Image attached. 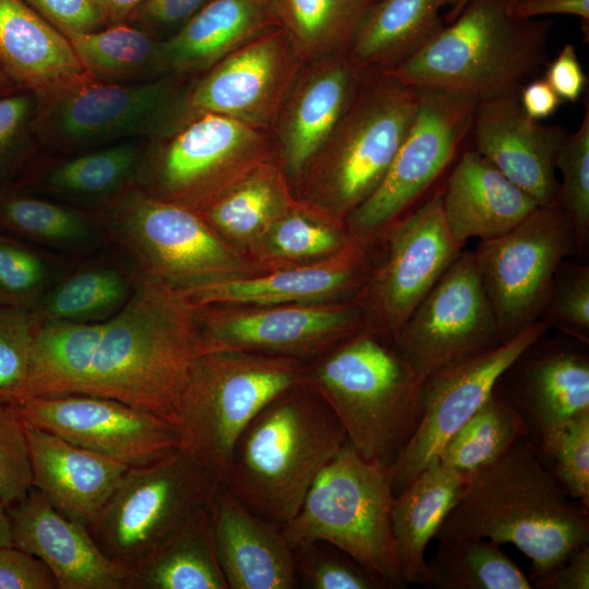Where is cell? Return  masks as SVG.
<instances>
[{"mask_svg": "<svg viewBox=\"0 0 589 589\" xmlns=\"http://www.w3.org/2000/svg\"><path fill=\"white\" fill-rule=\"evenodd\" d=\"M371 243L380 244L383 252L376 261L371 255L353 300L365 327L392 340L464 250L445 225L441 187Z\"/></svg>", "mask_w": 589, "mask_h": 589, "instance_id": "obj_14", "label": "cell"}, {"mask_svg": "<svg viewBox=\"0 0 589 589\" xmlns=\"http://www.w3.org/2000/svg\"><path fill=\"white\" fill-rule=\"evenodd\" d=\"M369 3H374L376 2L377 0H366Z\"/></svg>", "mask_w": 589, "mask_h": 589, "instance_id": "obj_62", "label": "cell"}, {"mask_svg": "<svg viewBox=\"0 0 589 589\" xmlns=\"http://www.w3.org/2000/svg\"><path fill=\"white\" fill-rule=\"evenodd\" d=\"M19 85L10 77L0 60V95L10 92Z\"/></svg>", "mask_w": 589, "mask_h": 589, "instance_id": "obj_60", "label": "cell"}, {"mask_svg": "<svg viewBox=\"0 0 589 589\" xmlns=\"http://www.w3.org/2000/svg\"><path fill=\"white\" fill-rule=\"evenodd\" d=\"M543 333L507 366L498 386L519 412L537 448L589 413V344Z\"/></svg>", "mask_w": 589, "mask_h": 589, "instance_id": "obj_21", "label": "cell"}, {"mask_svg": "<svg viewBox=\"0 0 589 589\" xmlns=\"http://www.w3.org/2000/svg\"><path fill=\"white\" fill-rule=\"evenodd\" d=\"M9 406L23 425L51 432L128 467L157 461L180 444L172 421L110 398L62 395Z\"/></svg>", "mask_w": 589, "mask_h": 589, "instance_id": "obj_20", "label": "cell"}, {"mask_svg": "<svg viewBox=\"0 0 589 589\" xmlns=\"http://www.w3.org/2000/svg\"><path fill=\"white\" fill-rule=\"evenodd\" d=\"M424 587L436 589H531L529 577L501 549L485 539L438 542L426 561Z\"/></svg>", "mask_w": 589, "mask_h": 589, "instance_id": "obj_42", "label": "cell"}, {"mask_svg": "<svg viewBox=\"0 0 589 589\" xmlns=\"http://www.w3.org/2000/svg\"><path fill=\"white\" fill-rule=\"evenodd\" d=\"M321 542L293 548L297 574L311 589H388L370 569L342 551Z\"/></svg>", "mask_w": 589, "mask_h": 589, "instance_id": "obj_48", "label": "cell"}, {"mask_svg": "<svg viewBox=\"0 0 589 589\" xmlns=\"http://www.w3.org/2000/svg\"><path fill=\"white\" fill-rule=\"evenodd\" d=\"M148 141L65 154L40 151L9 188L96 209L134 183Z\"/></svg>", "mask_w": 589, "mask_h": 589, "instance_id": "obj_27", "label": "cell"}, {"mask_svg": "<svg viewBox=\"0 0 589 589\" xmlns=\"http://www.w3.org/2000/svg\"><path fill=\"white\" fill-rule=\"evenodd\" d=\"M469 0H459L456 5H454L452 9L448 10L446 16L444 17V21L445 23H450L457 15L458 13L461 11V9L464 8V5L468 2Z\"/></svg>", "mask_w": 589, "mask_h": 589, "instance_id": "obj_61", "label": "cell"}, {"mask_svg": "<svg viewBox=\"0 0 589 589\" xmlns=\"http://www.w3.org/2000/svg\"><path fill=\"white\" fill-rule=\"evenodd\" d=\"M348 442L338 418L303 383L269 401L245 426L220 486L279 527L300 509L313 482Z\"/></svg>", "mask_w": 589, "mask_h": 589, "instance_id": "obj_3", "label": "cell"}, {"mask_svg": "<svg viewBox=\"0 0 589 589\" xmlns=\"http://www.w3.org/2000/svg\"><path fill=\"white\" fill-rule=\"evenodd\" d=\"M394 497L390 466L364 459L347 442L281 531L292 549L305 542L332 545L378 576L388 589L405 588L390 525Z\"/></svg>", "mask_w": 589, "mask_h": 589, "instance_id": "obj_9", "label": "cell"}, {"mask_svg": "<svg viewBox=\"0 0 589 589\" xmlns=\"http://www.w3.org/2000/svg\"><path fill=\"white\" fill-rule=\"evenodd\" d=\"M199 353L247 351L305 362L365 328L354 300L194 306Z\"/></svg>", "mask_w": 589, "mask_h": 589, "instance_id": "obj_16", "label": "cell"}, {"mask_svg": "<svg viewBox=\"0 0 589 589\" xmlns=\"http://www.w3.org/2000/svg\"><path fill=\"white\" fill-rule=\"evenodd\" d=\"M434 539L510 543L529 558L532 582L589 543V506L563 491L525 436L466 480Z\"/></svg>", "mask_w": 589, "mask_h": 589, "instance_id": "obj_2", "label": "cell"}, {"mask_svg": "<svg viewBox=\"0 0 589 589\" xmlns=\"http://www.w3.org/2000/svg\"><path fill=\"white\" fill-rule=\"evenodd\" d=\"M24 1L65 37L108 26L96 0Z\"/></svg>", "mask_w": 589, "mask_h": 589, "instance_id": "obj_52", "label": "cell"}, {"mask_svg": "<svg viewBox=\"0 0 589 589\" xmlns=\"http://www.w3.org/2000/svg\"><path fill=\"white\" fill-rule=\"evenodd\" d=\"M199 356L194 305L179 290L137 278L127 303L104 321L39 324L21 399L104 397L173 422Z\"/></svg>", "mask_w": 589, "mask_h": 589, "instance_id": "obj_1", "label": "cell"}, {"mask_svg": "<svg viewBox=\"0 0 589 589\" xmlns=\"http://www.w3.org/2000/svg\"><path fill=\"white\" fill-rule=\"evenodd\" d=\"M503 339L540 320L560 264L577 254L573 224L557 200L472 251Z\"/></svg>", "mask_w": 589, "mask_h": 589, "instance_id": "obj_15", "label": "cell"}, {"mask_svg": "<svg viewBox=\"0 0 589 589\" xmlns=\"http://www.w3.org/2000/svg\"><path fill=\"white\" fill-rule=\"evenodd\" d=\"M7 510L12 545L41 558L58 589H125L128 573L106 557L87 527L60 514L38 489Z\"/></svg>", "mask_w": 589, "mask_h": 589, "instance_id": "obj_25", "label": "cell"}, {"mask_svg": "<svg viewBox=\"0 0 589 589\" xmlns=\"http://www.w3.org/2000/svg\"><path fill=\"white\" fill-rule=\"evenodd\" d=\"M371 3L366 0H277L280 27L304 63L348 55Z\"/></svg>", "mask_w": 589, "mask_h": 589, "instance_id": "obj_40", "label": "cell"}, {"mask_svg": "<svg viewBox=\"0 0 589 589\" xmlns=\"http://www.w3.org/2000/svg\"><path fill=\"white\" fill-rule=\"evenodd\" d=\"M466 480L436 461L395 495L390 525L397 564L406 585H425L426 546L459 498Z\"/></svg>", "mask_w": 589, "mask_h": 589, "instance_id": "obj_32", "label": "cell"}, {"mask_svg": "<svg viewBox=\"0 0 589 589\" xmlns=\"http://www.w3.org/2000/svg\"><path fill=\"white\" fill-rule=\"evenodd\" d=\"M477 105L458 93L420 89L414 120L384 178L346 219L354 239L371 243L423 201L471 131Z\"/></svg>", "mask_w": 589, "mask_h": 589, "instance_id": "obj_13", "label": "cell"}, {"mask_svg": "<svg viewBox=\"0 0 589 589\" xmlns=\"http://www.w3.org/2000/svg\"><path fill=\"white\" fill-rule=\"evenodd\" d=\"M84 72L98 81L142 83L166 76L161 41L128 23L67 37Z\"/></svg>", "mask_w": 589, "mask_h": 589, "instance_id": "obj_39", "label": "cell"}, {"mask_svg": "<svg viewBox=\"0 0 589 589\" xmlns=\"http://www.w3.org/2000/svg\"><path fill=\"white\" fill-rule=\"evenodd\" d=\"M514 1L469 0L424 46L384 72L419 89L458 93L478 103L519 95L548 64L553 23L515 17Z\"/></svg>", "mask_w": 589, "mask_h": 589, "instance_id": "obj_4", "label": "cell"}, {"mask_svg": "<svg viewBox=\"0 0 589 589\" xmlns=\"http://www.w3.org/2000/svg\"><path fill=\"white\" fill-rule=\"evenodd\" d=\"M143 1L144 0H96L108 26L127 23L130 15Z\"/></svg>", "mask_w": 589, "mask_h": 589, "instance_id": "obj_58", "label": "cell"}, {"mask_svg": "<svg viewBox=\"0 0 589 589\" xmlns=\"http://www.w3.org/2000/svg\"><path fill=\"white\" fill-rule=\"evenodd\" d=\"M212 0H144L127 23L159 40L185 26Z\"/></svg>", "mask_w": 589, "mask_h": 589, "instance_id": "obj_51", "label": "cell"}, {"mask_svg": "<svg viewBox=\"0 0 589 589\" xmlns=\"http://www.w3.org/2000/svg\"><path fill=\"white\" fill-rule=\"evenodd\" d=\"M371 264L366 243L353 239L325 259L179 290L194 306L276 305L353 300Z\"/></svg>", "mask_w": 589, "mask_h": 589, "instance_id": "obj_23", "label": "cell"}, {"mask_svg": "<svg viewBox=\"0 0 589 589\" xmlns=\"http://www.w3.org/2000/svg\"><path fill=\"white\" fill-rule=\"evenodd\" d=\"M31 488L25 428L11 407L0 402V497L8 507L22 501Z\"/></svg>", "mask_w": 589, "mask_h": 589, "instance_id": "obj_50", "label": "cell"}, {"mask_svg": "<svg viewBox=\"0 0 589 589\" xmlns=\"http://www.w3.org/2000/svg\"><path fill=\"white\" fill-rule=\"evenodd\" d=\"M528 434L526 422L496 383L485 401L445 443L437 462L468 479Z\"/></svg>", "mask_w": 589, "mask_h": 589, "instance_id": "obj_41", "label": "cell"}, {"mask_svg": "<svg viewBox=\"0 0 589 589\" xmlns=\"http://www.w3.org/2000/svg\"><path fill=\"white\" fill-rule=\"evenodd\" d=\"M441 206L450 237L464 249L470 239L508 232L539 204L473 148L464 152L441 187Z\"/></svg>", "mask_w": 589, "mask_h": 589, "instance_id": "obj_29", "label": "cell"}, {"mask_svg": "<svg viewBox=\"0 0 589 589\" xmlns=\"http://www.w3.org/2000/svg\"><path fill=\"white\" fill-rule=\"evenodd\" d=\"M419 100V88L384 71L364 70L349 109L293 185L294 196L346 223L384 178Z\"/></svg>", "mask_w": 589, "mask_h": 589, "instance_id": "obj_6", "label": "cell"}, {"mask_svg": "<svg viewBox=\"0 0 589 589\" xmlns=\"http://www.w3.org/2000/svg\"><path fill=\"white\" fill-rule=\"evenodd\" d=\"M537 589H588L589 543L575 551L563 564L534 579Z\"/></svg>", "mask_w": 589, "mask_h": 589, "instance_id": "obj_55", "label": "cell"}, {"mask_svg": "<svg viewBox=\"0 0 589 589\" xmlns=\"http://www.w3.org/2000/svg\"><path fill=\"white\" fill-rule=\"evenodd\" d=\"M217 560L228 589H292L296 558L281 527L245 507L218 486L209 507Z\"/></svg>", "mask_w": 589, "mask_h": 589, "instance_id": "obj_26", "label": "cell"}, {"mask_svg": "<svg viewBox=\"0 0 589 589\" xmlns=\"http://www.w3.org/2000/svg\"><path fill=\"white\" fill-rule=\"evenodd\" d=\"M561 171L556 200L568 215L575 231L577 255L587 262L589 254V107L577 131L565 137L557 157Z\"/></svg>", "mask_w": 589, "mask_h": 589, "instance_id": "obj_44", "label": "cell"}, {"mask_svg": "<svg viewBox=\"0 0 589 589\" xmlns=\"http://www.w3.org/2000/svg\"><path fill=\"white\" fill-rule=\"evenodd\" d=\"M38 103L37 94L22 86L0 95V190L41 151L35 125Z\"/></svg>", "mask_w": 589, "mask_h": 589, "instance_id": "obj_45", "label": "cell"}, {"mask_svg": "<svg viewBox=\"0 0 589 589\" xmlns=\"http://www.w3.org/2000/svg\"><path fill=\"white\" fill-rule=\"evenodd\" d=\"M192 77L111 83L84 73L38 96L35 125L41 151L65 154L160 137L182 122Z\"/></svg>", "mask_w": 589, "mask_h": 589, "instance_id": "obj_10", "label": "cell"}, {"mask_svg": "<svg viewBox=\"0 0 589 589\" xmlns=\"http://www.w3.org/2000/svg\"><path fill=\"white\" fill-rule=\"evenodd\" d=\"M0 589H58L49 566L13 545L0 548Z\"/></svg>", "mask_w": 589, "mask_h": 589, "instance_id": "obj_53", "label": "cell"}, {"mask_svg": "<svg viewBox=\"0 0 589 589\" xmlns=\"http://www.w3.org/2000/svg\"><path fill=\"white\" fill-rule=\"evenodd\" d=\"M459 0H377L371 3L348 51L362 70L392 69L424 46L444 25L441 15Z\"/></svg>", "mask_w": 589, "mask_h": 589, "instance_id": "obj_34", "label": "cell"}, {"mask_svg": "<svg viewBox=\"0 0 589 589\" xmlns=\"http://www.w3.org/2000/svg\"><path fill=\"white\" fill-rule=\"evenodd\" d=\"M24 428L32 486L60 514L89 529L130 467L51 432Z\"/></svg>", "mask_w": 589, "mask_h": 589, "instance_id": "obj_28", "label": "cell"}, {"mask_svg": "<svg viewBox=\"0 0 589 589\" xmlns=\"http://www.w3.org/2000/svg\"><path fill=\"white\" fill-rule=\"evenodd\" d=\"M303 65L286 32L271 29L191 79L182 122L216 113L268 132Z\"/></svg>", "mask_w": 589, "mask_h": 589, "instance_id": "obj_18", "label": "cell"}, {"mask_svg": "<svg viewBox=\"0 0 589 589\" xmlns=\"http://www.w3.org/2000/svg\"><path fill=\"white\" fill-rule=\"evenodd\" d=\"M0 232L82 256L111 244L95 211L13 188L0 190Z\"/></svg>", "mask_w": 589, "mask_h": 589, "instance_id": "obj_36", "label": "cell"}, {"mask_svg": "<svg viewBox=\"0 0 589 589\" xmlns=\"http://www.w3.org/2000/svg\"><path fill=\"white\" fill-rule=\"evenodd\" d=\"M93 211L140 279L183 290L266 272L196 212L152 197L134 183Z\"/></svg>", "mask_w": 589, "mask_h": 589, "instance_id": "obj_7", "label": "cell"}, {"mask_svg": "<svg viewBox=\"0 0 589 589\" xmlns=\"http://www.w3.org/2000/svg\"><path fill=\"white\" fill-rule=\"evenodd\" d=\"M524 111L534 120L552 116L562 99L544 79H533L526 83L518 95Z\"/></svg>", "mask_w": 589, "mask_h": 589, "instance_id": "obj_57", "label": "cell"}, {"mask_svg": "<svg viewBox=\"0 0 589 589\" xmlns=\"http://www.w3.org/2000/svg\"><path fill=\"white\" fill-rule=\"evenodd\" d=\"M540 320L558 333L589 344V265L564 260L551 283Z\"/></svg>", "mask_w": 589, "mask_h": 589, "instance_id": "obj_46", "label": "cell"}, {"mask_svg": "<svg viewBox=\"0 0 589 589\" xmlns=\"http://www.w3.org/2000/svg\"><path fill=\"white\" fill-rule=\"evenodd\" d=\"M0 60L37 96L85 73L69 39L24 0H0Z\"/></svg>", "mask_w": 589, "mask_h": 589, "instance_id": "obj_31", "label": "cell"}, {"mask_svg": "<svg viewBox=\"0 0 589 589\" xmlns=\"http://www.w3.org/2000/svg\"><path fill=\"white\" fill-rule=\"evenodd\" d=\"M544 80L562 100L575 103L581 97L587 77L574 45H564L556 58L548 62Z\"/></svg>", "mask_w": 589, "mask_h": 589, "instance_id": "obj_54", "label": "cell"}, {"mask_svg": "<svg viewBox=\"0 0 589 589\" xmlns=\"http://www.w3.org/2000/svg\"><path fill=\"white\" fill-rule=\"evenodd\" d=\"M549 329L538 320L510 338L423 380L418 428L390 466L394 495L437 461L445 443L485 401L507 366Z\"/></svg>", "mask_w": 589, "mask_h": 589, "instance_id": "obj_19", "label": "cell"}, {"mask_svg": "<svg viewBox=\"0 0 589 589\" xmlns=\"http://www.w3.org/2000/svg\"><path fill=\"white\" fill-rule=\"evenodd\" d=\"M39 322L31 309L0 304V402H15Z\"/></svg>", "mask_w": 589, "mask_h": 589, "instance_id": "obj_49", "label": "cell"}, {"mask_svg": "<svg viewBox=\"0 0 589 589\" xmlns=\"http://www.w3.org/2000/svg\"><path fill=\"white\" fill-rule=\"evenodd\" d=\"M512 14L518 19H534L552 14L578 16L589 23V0H515Z\"/></svg>", "mask_w": 589, "mask_h": 589, "instance_id": "obj_56", "label": "cell"}, {"mask_svg": "<svg viewBox=\"0 0 589 589\" xmlns=\"http://www.w3.org/2000/svg\"><path fill=\"white\" fill-rule=\"evenodd\" d=\"M12 545L11 524L7 506L0 497V548Z\"/></svg>", "mask_w": 589, "mask_h": 589, "instance_id": "obj_59", "label": "cell"}, {"mask_svg": "<svg viewBox=\"0 0 589 589\" xmlns=\"http://www.w3.org/2000/svg\"><path fill=\"white\" fill-rule=\"evenodd\" d=\"M65 266L58 257L0 232V304L32 309Z\"/></svg>", "mask_w": 589, "mask_h": 589, "instance_id": "obj_43", "label": "cell"}, {"mask_svg": "<svg viewBox=\"0 0 589 589\" xmlns=\"http://www.w3.org/2000/svg\"><path fill=\"white\" fill-rule=\"evenodd\" d=\"M353 239L346 223L296 197L245 254L265 271H271L325 259Z\"/></svg>", "mask_w": 589, "mask_h": 589, "instance_id": "obj_38", "label": "cell"}, {"mask_svg": "<svg viewBox=\"0 0 589 589\" xmlns=\"http://www.w3.org/2000/svg\"><path fill=\"white\" fill-rule=\"evenodd\" d=\"M294 201L292 187L278 160L272 159L248 171L194 212L245 254Z\"/></svg>", "mask_w": 589, "mask_h": 589, "instance_id": "obj_35", "label": "cell"}, {"mask_svg": "<svg viewBox=\"0 0 589 589\" xmlns=\"http://www.w3.org/2000/svg\"><path fill=\"white\" fill-rule=\"evenodd\" d=\"M474 149L539 205L556 200V157L567 136L558 124H543L522 109L518 95L478 103Z\"/></svg>", "mask_w": 589, "mask_h": 589, "instance_id": "obj_24", "label": "cell"}, {"mask_svg": "<svg viewBox=\"0 0 589 589\" xmlns=\"http://www.w3.org/2000/svg\"><path fill=\"white\" fill-rule=\"evenodd\" d=\"M137 276L119 254L67 265L31 309L39 323L104 321L130 299Z\"/></svg>", "mask_w": 589, "mask_h": 589, "instance_id": "obj_33", "label": "cell"}, {"mask_svg": "<svg viewBox=\"0 0 589 589\" xmlns=\"http://www.w3.org/2000/svg\"><path fill=\"white\" fill-rule=\"evenodd\" d=\"M536 449L563 491L589 506V413L567 423Z\"/></svg>", "mask_w": 589, "mask_h": 589, "instance_id": "obj_47", "label": "cell"}, {"mask_svg": "<svg viewBox=\"0 0 589 589\" xmlns=\"http://www.w3.org/2000/svg\"><path fill=\"white\" fill-rule=\"evenodd\" d=\"M363 72L348 55L304 63L273 127L277 160L292 188L349 109Z\"/></svg>", "mask_w": 589, "mask_h": 589, "instance_id": "obj_22", "label": "cell"}, {"mask_svg": "<svg viewBox=\"0 0 589 589\" xmlns=\"http://www.w3.org/2000/svg\"><path fill=\"white\" fill-rule=\"evenodd\" d=\"M305 364L247 351L200 354L175 413L179 447L220 485L242 431L275 397L303 383Z\"/></svg>", "mask_w": 589, "mask_h": 589, "instance_id": "obj_8", "label": "cell"}, {"mask_svg": "<svg viewBox=\"0 0 589 589\" xmlns=\"http://www.w3.org/2000/svg\"><path fill=\"white\" fill-rule=\"evenodd\" d=\"M272 159L277 154L268 132L202 113L148 141L134 185L152 197L196 211Z\"/></svg>", "mask_w": 589, "mask_h": 589, "instance_id": "obj_12", "label": "cell"}, {"mask_svg": "<svg viewBox=\"0 0 589 589\" xmlns=\"http://www.w3.org/2000/svg\"><path fill=\"white\" fill-rule=\"evenodd\" d=\"M422 382L390 339L366 327L308 361L303 375L356 452L387 466L418 428Z\"/></svg>", "mask_w": 589, "mask_h": 589, "instance_id": "obj_5", "label": "cell"}, {"mask_svg": "<svg viewBox=\"0 0 589 589\" xmlns=\"http://www.w3.org/2000/svg\"><path fill=\"white\" fill-rule=\"evenodd\" d=\"M219 485L184 449L130 467L89 532L99 550L130 573L206 509Z\"/></svg>", "mask_w": 589, "mask_h": 589, "instance_id": "obj_11", "label": "cell"}, {"mask_svg": "<svg viewBox=\"0 0 589 589\" xmlns=\"http://www.w3.org/2000/svg\"><path fill=\"white\" fill-rule=\"evenodd\" d=\"M208 507L146 563L128 573L125 589H228L216 555Z\"/></svg>", "mask_w": 589, "mask_h": 589, "instance_id": "obj_37", "label": "cell"}, {"mask_svg": "<svg viewBox=\"0 0 589 589\" xmlns=\"http://www.w3.org/2000/svg\"><path fill=\"white\" fill-rule=\"evenodd\" d=\"M280 27L277 0H212L161 41L166 75L196 76L257 36Z\"/></svg>", "mask_w": 589, "mask_h": 589, "instance_id": "obj_30", "label": "cell"}, {"mask_svg": "<svg viewBox=\"0 0 589 589\" xmlns=\"http://www.w3.org/2000/svg\"><path fill=\"white\" fill-rule=\"evenodd\" d=\"M504 340L469 250L457 255L392 338L422 381Z\"/></svg>", "mask_w": 589, "mask_h": 589, "instance_id": "obj_17", "label": "cell"}]
</instances>
